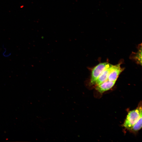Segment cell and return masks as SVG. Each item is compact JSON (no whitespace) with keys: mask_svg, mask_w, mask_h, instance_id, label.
Segmentation results:
<instances>
[{"mask_svg":"<svg viewBox=\"0 0 142 142\" xmlns=\"http://www.w3.org/2000/svg\"><path fill=\"white\" fill-rule=\"evenodd\" d=\"M134 59L137 63L141 65L142 60V49L141 46L139 48L138 51L135 54L134 58Z\"/></svg>","mask_w":142,"mask_h":142,"instance_id":"obj_7","label":"cell"},{"mask_svg":"<svg viewBox=\"0 0 142 142\" xmlns=\"http://www.w3.org/2000/svg\"><path fill=\"white\" fill-rule=\"evenodd\" d=\"M113 65L104 70L100 74L97 78L95 83L96 85H98L106 80L110 72Z\"/></svg>","mask_w":142,"mask_h":142,"instance_id":"obj_5","label":"cell"},{"mask_svg":"<svg viewBox=\"0 0 142 142\" xmlns=\"http://www.w3.org/2000/svg\"><path fill=\"white\" fill-rule=\"evenodd\" d=\"M112 65L108 62H104L100 63L94 67L92 70L90 84L91 85L95 84L97 78L102 72Z\"/></svg>","mask_w":142,"mask_h":142,"instance_id":"obj_2","label":"cell"},{"mask_svg":"<svg viewBox=\"0 0 142 142\" xmlns=\"http://www.w3.org/2000/svg\"><path fill=\"white\" fill-rule=\"evenodd\" d=\"M142 115L141 103L135 109L129 111L123 124L126 129L130 130Z\"/></svg>","mask_w":142,"mask_h":142,"instance_id":"obj_1","label":"cell"},{"mask_svg":"<svg viewBox=\"0 0 142 142\" xmlns=\"http://www.w3.org/2000/svg\"><path fill=\"white\" fill-rule=\"evenodd\" d=\"M116 82L111 81L108 79L104 82L96 85V89L101 93L111 89L115 84Z\"/></svg>","mask_w":142,"mask_h":142,"instance_id":"obj_4","label":"cell"},{"mask_svg":"<svg viewBox=\"0 0 142 142\" xmlns=\"http://www.w3.org/2000/svg\"><path fill=\"white\" fill-rule=\"evenodd\" d=\"M124 69V68L121 67L120 64L113 65L111 67L108 80L110 81L116 82L119 75Z\"/></svg>","mask_w":142,"mask_h":142,"instance_id":"obj_3","label":"cell"},{"mask_svg":"<svg viewBox=\"0 0 142 142\" xmlns=\"http://www.w3.org/2000/svg\"><path fill=\"white\" fill-rule=\"evenodd\" d=\"M142 126V115H141L137 121L129 130L133 132L137 131L141 129Z\"/></svg>","mask_w":142,"mask_h":142,"instance_id":"obj_6","label":"cell"}]
</instances>
